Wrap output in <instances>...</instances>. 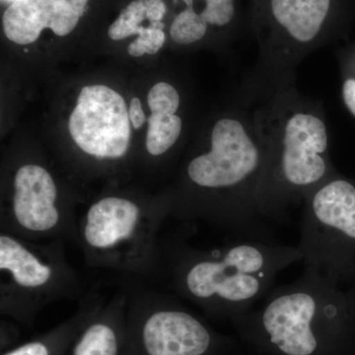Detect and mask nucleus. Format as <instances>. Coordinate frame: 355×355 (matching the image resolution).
Returning <instances> with one entry per match:
<instances>
[{"mask_svg":"<svg viewBox=\"0 0 355 355\" xmlns=\"http://www.w3.org/2000/svg\"><path fill=\"white\" fill-rule=\"evenodd\" d=\"M187 9L195 11L209 26L223 28L236 16L235 0H182Z\"/></svg>","mask_w":355,"mask_h":355,"instance_id":"f3484780","label":"nucleus"},{"mask_svg":"<svg viewBox=\"0 0 355 355\" xmlns=\"http://www.w3.org/2000/svg\"><path fill=\"white\" fill-rule=\"evenodd\" d=\"M297 246L240 238L205 251L188 250L177 266L180 292L212 312L241 315L272 289L277 275L302 261Z\"/></svg>","mask_w":355,"mask_h":355,"instance_id":"7ed1b4c3","label":"nucleus"},{"mask_svg":"<svg viewBox=\"0 0 355 355\" xmlns=\"http://www.w3.org/2000/svg\"><path fill=\"white\" fill-rule=\"evenodd\" d=\"M89 0H14L4 11V34L13 43H35L44 29L65 37L76 29Z\"/></svg>","mask_w":355,"mask_h":355,"instance_id":"6e6552de","label":"nucleus"},{"mask_svg":"<svg viewBox=\"0 0 355 355\" xmlns=\"http://www.w3.org/2000/svg\"><path fill=\"white\" fill-rule=\"evenodd\" d=\"M130 123L123 96L108 86L90 85L81 89L69 130L76 146L88 155L119 159L130 147Z\"/></svg>","mask_w":355,"mask_h":355,"instance_id":"0eeeda50","label":"nucleus"},{"mask_svg":"<svg viewBox=\"0 0 355 355\" xmlns=\"http://www.w3.org/2000/svg\"><path fill=\"white\" fill-rule=\"evenodd\" d=\"M270 27L260 37L247 84L256 89L295 83L296 69L323 41L331 0H268Z\"/></svg>","mask_w":355,"mask_h":355,"instance_id":"39448f33","label":"nucleus"},{"mask_svg":"<svg viewBox=\"0 0 355 355\" xmlns=\"http://www.w3.org/2000/svg\"><path fill=\"white\" fill-rule=\"evenodd\" d=\"M336 282L305 268L300 277L272 289L260 309L245 317L280 355H316L323 350L324 329L335 326L349 308Z\"/></svg>","mask_w":355,"mask_h":355,"instance_id":"20e7f679","label":"nucleus"},{"mask_svg":"<svg viewBox=\"0 0 355 355\" xmlns=\"http://www.w3.org/2000/svg\"><path fill=\"white\" fill-rule=\"evenodd\" d=\"M306 268L338 280L355 248V184L333 175L304 200L297 245Z\"/></svg>","mask_w":355,"mask_h":355,"instance_id":"423d86ee","label":"nucleus"},{"mask_svg":"<svg viewBox=\"0 0 355 355\" xmlns=\"http://www.w3.org/2000/svg\"><path fill=\"white\" fill-rule=\"evenodd\" d=\"M60 340V336L53 335L26 343L2 355H58L64 345Z\"/></svg>","mask_w":355,"mask_h":355,"instance_id":"6ab92c4d","label":"nucleus"},{"mask_svg":"<svg viewBox=\"0 0 355 355\" xmlns=\"http://www.w3.org/2000/svg\"><path fill=\"white\" fill-rule=\"evenodd\" d=\"M342 94L347 110L355 116V76H345L343 81Z\"/></svg>","mask_w":355,"mask_h":355,"instance_id":"aec40b11","label":"nucleus"},{"mask_svg":"<svg viewBox=\"0 0 355 355\" xmlns=\"http://www.w3.org/2000/svg\"><path fill=\"white\" fill-rule=\"evenodd\" d=\"M128 116H130V123H132V125L135 130L144 127V123H146L147 118L139 98H132V101H130Z\"/></svg>","mask_w":355,"mask_h":355,"instance_id":"412c9836","label":"nucleus"},{"mask_svg":"<svg viewBox=\"0 0 355 355\" xmlns=\"http://www.w3.org/2000/svg\"><path fill=\"white\" fill-rule=\"evenodd\" d=\"M241 101L265 154L259 210L265 221L280 219L335 174L323 107L299 92L295 83Z\"/></svg>","mask_w":355,"mask_h":355,"instance_id":"f257e3e1","label":"nucleus"},{"mask_svg":"<svg viewBox=\"0 0 355 355\" xmlns=\"http://www.w3.org/2000/svg\"><path fill=\"white\" fill-rule=\"evenodd\" d=\"M209 24L191 9L178 13L170 27L173 41L181 46H189L202 41L209 32Z\"/></svg>","mask_w":355,"mask_h":355,"instance_id":"dca6fc26","label":"nucleus"},{"mask_svg":"<svg viewBox=\"0 0 355 355\" xmlns=\"http://www.w3.org/2000/svg\"><path fill=\"white\" fill-rule=\"evenodd\" d=\"M144 229L141 210L125 198L107 197L91 205L83 220L84 244L97 253L121 251L139 239Z\"/></svg>","mask_w":355,"mask_h":355,"instance_id":"9b49d317","label":"nucleus"},{"mask_svg":"<svg viewBox=\"0 0 355 355\" xmlns=\"http://www.w3.org/2000/svg\"><path fill=\"white\" fill-rule=\"evenodd\" d=\"M167 7L163 0H133L110 26L108 35L114 41L149 31L151 25L164 18Z\"/></svg>","mask_w":355,"mask_h":355,"instance_id":"4468645a","label":"nucleus"},{"mask_svg":"<svg viewBox=\"0 0 355 355\" xmlns=\"http://www.w3.org/2000/svg\"><path fill=\"white\" fill-rule=\"evenodd\" d=\"M12 216L29 234L51 233L60 226L58 188L51 173L40 165L22 166L13 180Z\"/></svg>","mask_w":355,"mask_h":355,"instance_id":"9d476101","label":"nucleus"},{"mask_svg":"<svg viewBox=\"0 0 355 355\" xmlns=\"http://www.w3.org/2000/svg\"><path fill=\"white\" fill-rule=\"evenodd\" d=\"M212 343L207 326L195 315L179 308L156 310L140 330L144 355H205Z\"/></svg>","mask_w":355,"mask_h":355,"instance_id":"1a4fd4ad","label":"nucleus"},{"mask_svg":"<svg viewBox=\"0 0 355 355\" xmlns=\"http://www.w3.org/2000/svg\"><path fill=\"white\" fill-rule=\"evenodd\" d=\"M263 166V146L241 101L240 108L217 119L209 146L187 164L193 196L184 216L207 219L240 238L268 239L259 210Z\"/></svg>","mask_w":355,"mask_h":355,"instance_id":"f03ea898","label":"nucleus"},{"mask_svg":"<svg viewBox=\"0 0 355 355\" xmlns=\"http://www.w3.org/2000/svg\"><path fill=\"white\" fill-rule=\"evenodd\" d=\"M120 333L107 319L96 320L77 336L69 355H119Z\"/></svg>","mask_w":355,"mask_h":355,"instance_id":"2eb2a0df","label":"nucleus"},{"mask_svg":"<svg viewBox=\"0 0 355 355\" xmlns=\"http://www.w3.org/2000/svg\"><path fill=\"white\" fill-rule=\"evenodd\" d=\"M165 23L155 22L146 34L137 37L128 48V53L132 57L139 58L146 55H155L164 46L166 36Z\"/></svg>","mask_w":355,"mask_h":355,"instance_id":"a211bd4d","label":"nucleus"},{"mask_svg":"<svg viewBox=\"0 0 355 355\" xmlns=\"http://www.w3.org/2000/svg\"><path fill=\"white\" fill-rule=\"evenodd\" d=\"M147 104L151 114L147 119L146 150L153 156L163 155L183 132V119L178 114L181 107L179 91L170 83H156L147 95Z\"/></svg>","mask_w":355,"mask_h":355,"instance_id":"f8f14e48","label":"nucleus"},{"mask_svg":"<svg viewBox=\"0 0 355 355\" xmlns=\"http://www.w3.org/2000/svg\"><path fill=\"white\" fill-rule=\"evenodd\" d=\"M0 270L20 292H41L55 277L53 268L13 236H0Z\"/></svg>","mask_w":355,"mask_h":355,"instance_id":"ddd939ff","label":"nucleus"},{"mask_svg":"<svg viewBox=\"0 0 355 355\" xmlns=\"http://www.w3.org/2000/svg\"><path fill=\"white\" fill-rule=\"evenodd\" d=\"M13 1H14V0H13ZM13 1H12V2H13Z\"/></svg>","mask_w":355,"mask_h":355,"instance_id":"4be33fe9","label":"nucleus"}]
</instances>
